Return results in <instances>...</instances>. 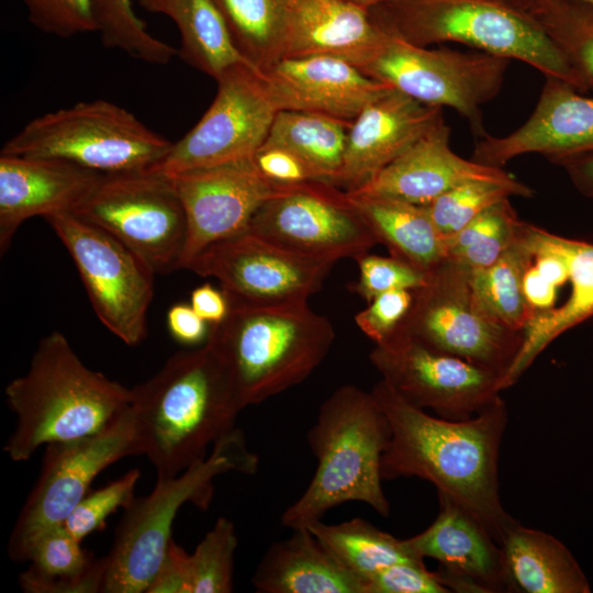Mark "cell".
<instances>
[{
  "label": "cell",
  "mask_w": 593,
  "mask_h": 593,
  "mask_svg": "<svg viewBox=\"0 0 593 593\" xmlns=\"http://www.w3.org/2000/svg\"><path fill=\"white\" fill-rule=\"evenodd\" d=\"M371 393L384 411L390 443L381 459L383 480L416 477L471 512L500 545L517 522L500 496L499 459L508 422L499 396L477 415L451 421L428 414L401 398L383 379Z\"/></svg>",
  "instance_id": "1"
},
{
  "label": "cell",
  "mask_w": 593,
  "mask_h": 593,
  "mask_svg": "<svg viewBox=\"0 0 593 593\" xmlns=\"http://www.w3.org/2000/svg\"><path fill=\"white\" fill-rule=\"evenodd\" d=\"M139 455L157 478H172L204 459L209 446L235 427L242 406L224 367L205 343L174 354L131 389L128 403Z\"/></svg>",
  "instance_id": "2"
},
{
  "label": "cell",
  "mask_w": 593,
  "mask_h": 593,
  "mask_svg": "<svg viewBox=\"0 0 593 593\" xmlns=\"http://www.w3.org/2000/svg\"><path fill=\"white\" fill-rule=\"evenodd\" d=\"M16 426L4 450L25 461L42 446L96 434L130 403L131 389L88 368L58 331L42 338L27 371L5 388Z\"/></svg>",
  "instance_id": "3"
},
{
  "label": "cell",
  "mask_w": 593,
  "mask_h": 593,
  "mask_svg": "<svg viewBox=\"0 0 593 593\" xmlns=\"http://www.w3.org/2000/svg\"><path fill=\"white\" fill-rule=\"evenodd\" d=\"M228 301L226 317L210 325L205 343L227 372L244 409L306 380L331 350L333 324L307 301Z\"/></svg>",
  "instance_id": "4"
},
{
  "label": "cell",
  "mask_w": 593,
  "mask_h": 593,
  "mask_svg": "<svg viewBox=\"0 0 593 593\" xmlns=\"http://www.w3.org/2000/svg\"><path fill=\"white\" fill-rule=\"evenodd\" d=\"M306 438L317 466L304 492L281 515L284 527H307L347 502H362L389 516L381 459L391 428L371 391L353 384L337 388L321 404Z\"/></svg>",
  "instance_id": "5"
},
{
  "label": "cell",
  "mask_w": 593,
  "mask_h": 593,
  "mask_svg": "<svg viewBox=\"0 0 593 593\" xmlns=\"http://www.w3.org/2000/svg\"><path fill=\"white\" fill-rule=\"evenodd\" d=\"M368 12L382 32L410 44H463L589 91L538 22L521 9L495 0H381Z\"/></svg>",
  "instance_id": "6"
},
{
  "label": "cell",
  "mask_w": 593,
  "mask_h": 593,
  "mask_svg": "<svg viewBox=\"0 0 593 593\" xmlns=\"http://www.w3.org/2000/svg\"><path fill=\"white\" fill-rule=\"evenodd\" d=\"M257 469L258 457L248 450L243 432L234 427L214 443L204 459L172 478H157L148 495L134 499L124 508L112 548L104 556L102 593H146L172 539L180 507L188 502L206 507L215 477L228 471L253 474Z\"/></svg>",
  "instance_id": "7"
},
{
  "label": "cell",
  "mask_w": 593,
  "mask_h": 593,
  "mask_svg": "<svg viewBox=\"0 0 593 593\" xmlns=\"http://www.w3.org/2000/svg\"><path fill=\"white\" fill-rule=\"evenodd\" d=\"M171 146L128 110L99 99L33 119L0 154L59 159L110 175L148 170Z\"/></svg>",
  "instance_id": "8"
},
{
  "label": "cell",
  "mask_w": 593,
  "mask_h": 593,
  "mask_svg": "<svg viewBox=\"0 0 593 593\" xmlns=\"http://www.w3.org/2000/svg\"><path fill=\"white\" fill-rule=\"evenodd\" d=\"M510 63L485 52L422 47L388 35L358 68L421 103L454 109L483 138L482 105L499 94Z\"/></svg>",
  "instance_id": "9"
},
{
  "label": "cell",
  "mask_w": 593,
  "mask_h": 593,
  "mask_svg": "<svg viewBox=\"0 0 593 593\" xmlns=\"http://www.w3.org/2000/svg\"><path fill=\"white\" fill-rule=\"evenodd\" d=\"M413 291L412 307L395 334L492 370L502 380L524 333L505 327L484 310L473 292L471 270L446 259Z\"/></svg>",
  "instance_id": "10"
},
{
  "label": "cell",
  "mask_w": 593,
  "mask_h": 593,
  "mask_svg": "<svg viewBox=\"0 0 593 593\" xmlns=\"http://www.w3.org/2000/svg\"><path fill=\"white\" fill-rule=\"evenodd\" d=\"M71 213L122 242L156 273L180 270L187 219L171 176L152 170L102 175Z\"/></svg>",
  "instance_id": "11"
},
{
  "label": "cell",
  "mask_w": 593,
  "mask_h": 593,
  "mask_svg": "<svg viewBox=\"0 0 593 593\" xmlns=\"http://www.w3.org/2000/svg\"><path fill=\"white\" fill-rule=\"evenodd\" d=\"M134 455H139V449L128 405L96 434L45 446L38 478L10 534V558L29 561L35 541L63 525L96 477L115 461Z\"/></svg>",
  "instance_id": "12"
},
{
  "label": "cell",
  "mask_w": 593,
  "mask_h": 593,
  "mask_svg": "<svg viewBox=\"0 0 593 593\" xmlns=\"http://www.w3.org/2000/svg\"><path fill=\"white\" fill-rule=\"evenodd\" d=\"M45 219L69 251L102 324L126 345L142 343L154 296V269L111 234L71 212Z\"/></svg>",
  "instance_id": "13"
},
{
  "label": "cell",
  "mask_w": 593,
  "mask_h": 593,
  "mask_svg": "<svg viewBox=\"0 0 593 593\" xmlns=\"http://www.w3.org/2000/svg\"><path fill=\"white\" fill-rule=\"evenodd\" d=\"M213 102L152 171L176 175L250 158L264 144L278 109L261 72L236 64L216 79Z\"/></svg>",
  "instance_id": "14"
},
{
  "label": "cell",
  "mask_w": 593,
  "mask_h": 593,
  "mask_svg": "<svg viewBox=\"0 0 593 593\" xmlns=\"http://www.w3.org/2000/svg\"><path fill=\"white\" fill-rule=\"evenodd\" d=\"M248 231L296 254L335 262L357 260L379 244L347 192L318 180L269 199Z\"/></svg>",
  "instance_id": "15"
},
{
  "label": "cell",
  "mask_w": 593,
  "mask_h": 593,
  "mask_svg": "<svg viewBox=\"0 0 593 593\" xmlns=\"http://www.w3.org/2000/svg\"><path fill=\"white\" fill-rule=\"evenodd\" d=\"M369 360L406 402L443 418H471L501 396V377L494 371L401 334L374 345Z\"/></svg>",
  "instance_id": "16"
},
{
  "label": "cell",
  "mask_w": 593,
  "mask_h": 593,
  "mask_svg": "<svg viewBox=\"0 0 593 593\" xmlns=\"http://www.w3.org/2000/svg\"><path fill=\"white\" fill-rule=\"evenodd\" d=\"M335 261L283 248L250 231L210 245L186 268L215 278L231 300L253 304L307 301Z\"/></svg>",
  "instance_id": "17"
},
{
  "label": "cell",
  "mask_w": 593,
  "mask_h": 593,
  "mask_svg": "<svg viewBox=\"0 0 593 593\" xmlns=\"http://www.w3.org/2000/svg\"><path fill=\"white\" fill-rule=\"evenodd\" d=\"M169 176L187 219L180 269L210 245L248 231L259 208L292 187L264 178L251 157Z\"/></svg>",
  "instance_id": "18"
},
{
  "label": "cell",
  "mask_w": 593,
  "mask_h": 593,
  "mask_svg": "<svg viewBox=\"0 0 593 593\" xmlns=\"http://www.w3.org/2000/svg\"><path fill=\"white\" fill-rule=\"evenodd\" d=\"M567 81L545 77L537 104L527 121L505 136L486 135L471 159L502 168L525 154H540L552 164L593 152V97Z\"/></svg>",
  "instance_id": "19"
},
{
  "label": "cell",
  "mask_w": 593,
  "mask_h": 593,
  "mask_svg": "<svg viewBox=\"0 0 593 593\" xmlns=\"http://www.w3.org/2000/svg\"><path fill=\"white\" fill-rule=\"evenodd\" d=\"M439 512L419 534L406 538L421 558L439 563L441 583L449 592H510L502 550L488 528L471 512L439 495Z\"/></svg>",
  "instance_id": "20"
},
{
  "label": "cell",
  "mask_w": 593,
  "mask_h": 593,
  "mask_svg": "<svg viewBox=\"0 0 593 593\" xmlns=\"http://www.w3.org/2000/svg\"><path fill=\"white\" fill-rule=\"evenodd\" d=\"M260 72L278 111L314 112L344 121H354L393 89L331 55L281 58Z\"/></svg>",
  "instance_id": "21"
},
{
  "label": "cell",
  "mask_w": 593,
  "mask_h": 593,
  "mask_svg": "<svg viewBox=\"0 0 593 593\" xmlns=\"http://www.w3.org/2000/svg\"><path fill=\"white\" fill-rule=\"evenodd\" d=\"M441 119V108L390 90L353 121L344 160L332 184L346 192L360 189Z\"/></svg>",
  "instance_id": "22"
},
{
  "label": "cell",
  "mask_w": 593,
  "mask_h": 593,
  "mask_svg": "<svg viewBox=\"0 0 593 593\" xmlns=\"http://www.w3.org/2000/svg\"><path fill=\"white\" fill-rule=\"evenodd\" d=\"M101 176L59 159L1 154V255L7 253L22 223L37 215L72 212Z\"/></svg>",
  "instance_id": "23"
},
{
  "label": "cell",
  "mask_w": 593,
  "mask_h": 593,
  "mask_svg": "<svg viewBox=\"0 0 593 593\" xmlns=\"http://www.w3.org/2000/svg\"><path fill=\"white\" fill-rule=\"evenodd\" d=\"M450 128L438 121L407 150L358 190L426 205L448 190L473 180H517L503 168L465 159L450 147Z\"/></svg>",
  "instance_id": "24"
},
{
  "label": "cell",
  "mask_w": 593,
  "mask_h": 593,
  "mask_svg": "<svg viewBox=\"0 0 593 593\" xmlns=\"http://www.w3.org/2000/svg\"><path fill=\"white\" fill-rule=\"evenodd\" d=\"M281 58L331 55L361 65L385 40L367 9L344 0H276Z\"/></svg>",
  "instance_id": "25"
},
{
  "label": "cell",
  "mask_w": 593,
  "mask_h": 593,
  "mask_svg": "<svg viewBox=\"0 0 593 593\" xmlns=\"http://www.w3.org/2000/svg\"><path fill=\"white\" fill-rule=\"evenodd\" d=\"M525 234L530 242L563 256L571 291L561 306L528 322L521 349L501 380V390L514 385L557 337L593 316V244L559 236L528 223H525Z\"/></svg>",
  "instance_id": "26"
},
{
  "label": "cell",
  "mask_w": 593,
  "mask_h": 593,
  "mask_svg": "<svg viewBox=\"0 0 593 593\" xmlns=\"http://www.w3.org/2000/svg\"><path fill=\"white\" fill-rule=\"evenodd\" d=\"M251 583L259 593H365L362 581L309 527L272 544Z\"/></svg>",
  "instance_id": "27"
},
{
  "label": "cell",
  "mask_w": 593,
  "mask_h": 593,
  "mask_svg": "<svg viewBox=\"0 0 593 593\" xmlns=\"http://www.w3.org/2000/svg\"><path fill=\"white\" fill-rule=\"evenodd\" d=\"M500 546L510 592H591L579 562L555 536L516 522Z\"/></svg>",
  "instance_id": "28"
},
{
  "label": "cell",
  "mask_w": 593,
  "mask_h": 593,
  "mask_svg": "<svg viewBox=\"0 0 593 593\" xmlns=\"http://www.w3.org/2000/svg\"><path fill=\"white\" fill-rule=\"evenodd\" d=\"M347 194L390 256L426 275L446 260V238L424 205L357 192Z\"/></svg>",
  "instance_id": "29"
},
{
  "label": "cell",
  "mask_w": 593,
  "mask_h": 593,
  "mask_svg": "<svg viewBox=\"0 0 593 593\" xmlns=\"http://www.w3.org/2000/svg\"><path fill=\"white\" fill-rule=\"evenodd\" d=\"M139 5L174 21L180 34L179 56L216 79L236 64H249L236 49L213 0H138ZM254 67V66H253ZM255 68V67H254Z\"/></svg>",
  "instance_id": "30"
},
{
  "label": "cell",
  "mask_w": 593,
  "mask_h": 593,
  "mask_svg": "<svg viewBox=\"0 0 593 593\" xmlns=\"http://www.w3.org/2000/svg\"><path fill=\"white\" fill-rule=\"evenodd\" d=\"M29 561V568L19 578L24 592H102L104 557L93 559L63 525L47 530L35 541Z\"/></svg>",
  "instance_id": "31"
},
{
  "label": "cell",
  "mask_w": 593,
  "mask_h": 593,
  "mask_svg": "<svg viewBox=\"0 0 593 593\" xmlns=\"http://www.w3.org/2000/svg\"><path fill=\"white\" fill-rule=\"evenodd\" d=\"M353 121L329 115L278 111L264 144L286 147L306 161L322 181L333 183L346 150Z\"/></svg>",
  "instance_id": "32"
},
{
  "label": "cell",
  "mask_w": 593,
  "mask_h": 593,
  "mask_svg": "<svg viewBox=\"0 0 593 593\" xmlns=\"http://www.w3.org/2000/svg\"><path fill=\"white\" fill-rule=\"evenodd\" d=\"M307 527L362 583L390 564L424 560L406 539L395 538L360 517L339 524H325L321 519Z\"/></svg>",
  "instance_id": "33"
},
{
  "label": "cell",
  "mask_w": 593,
  "mask_h": 593,
  "mask_svg": "<svg viewBox=\"0 0 593 593\" xmlns=\"http://www.w3.org/2000/svg\"><path fill=\"white\" fill-rule=\"evenodd\" d=\"M524 223L517 240L493 265L471 271L472 289L480 304L515 332H524L532 320L522 290L524 273L534 258L523 237Z\"/></svg>",
  "instance_id": "34"
},
{
  "label": "cell",
  "mask_w": 593,
  "mask_h": 593,
  "mask_svg": "<svg viewBox=\"0 0 593 593\" xmlns=\"http://www.w3.org/2000/svg\"><path fill=\"white\" fill-rule=\"evenodd\" d=\"M524 221L510 199L502 200L446 236V259L471 271L493 265L518 238Z\"/></svg>",
  "instance_id": "35"
},
{
  "label": "cell",
  "mask_w": 593,
  "mask_h": 593,
  "mask_svg": "<svg viewBox=\"0 0 593 593\" xmlns=\"http://www.w3.org/2000/svg\"><path fill=\"white\" fill-rule=\"evenodd\" d=\"M239 54L262 71L281 59V21L276 0H213Z\"/></svg>",
  "instance_id": "36"
},
{
  "label": "cell",
  "mask_w": 593,
  "mask_h": 593,
  "mask_svg": "<svg viewBox=\"0 0 593 593\" xmlns=\"http://www.w3.org/2000/svg\"><path fill=\"white\" fill-rule=\"evenodd\" d=\"M526 12L593 90V8L573 0H533Z\"/></svg>",
  "instance_id": "37"
},
{
  "label": "cell",
  "mask_w": 593,
  "mask_h": 593,
  "mask_svg": "<svg viewBox=\"0 0 593 593\" xmlns=\"http://www.w3.org/2000/svg\"><path fill=\"white\" fill-rule=\"evenodd\" d=\"M92 10L104 46L156 65H166L177 55L176 48L147 31L133 9V0H92Z\"/></svg>",
  "instance_id": "38"
},
{
  "label": "cell",
  "mask_w": 593,
  "mask_h": 593,
  "mask_svg": "<svg viewBox=\"0 0 593 593\" xmlns=\"http://www.w3.org/2000/svg\"><path fill=\"white\" fill-rule=\"evenodd\" d=\"M534 190L518 179L512 182L473 180L461 183L424 205L443 236L461 230L493 204L511 197L530 198Z\"/></svg>",
  "instance_id": "39"
},
{
  "label": "cell",
  "mask_w": 593,
  "mask_h": 593,
  "mask_svg": "<svg viewBox=\"0 0 593 593\" xmlns=\"http://www.w3.org/2000/svg\"><path fill=\"white\" fill-rule=\"evenodd\" d=\"M237 535L232 521L220 517L190 553L192 593H230L234 590Z\"/></svg>",
  "instance_id": "40"
},
{
  "label": "cell",
  "mask_w": 593,
  "mask_h": 593,
  "mask_svg": "<svg viewBox=\"0 0 593 593\" xmlns=\"http://www.w3.org/2000/svg\"><path fill=\"white\" fill-rule=\"evenodd\" d=\"M141 477L138 469L87 493L67 516L63 526L78 541L104 526L105 519L119 507L126 508L134 500V489Z\"/></svg>",
  "instance_id": "41"
},
{
  "label": "cell",
  "mask_w": 593,
  "mask_h": 593,
  "mask_svg": "<svg viewBox=\"0 0 593 593\" xmlns=\"http://www.w3.org/2000/svg\"><path fill=\"white\" fill-rule=\"evenodd\" d=\"M356 261L359 276L349 289L367 303L389 291L415 290L424 286L428 278L425 272L393 256L366 254Z\"/></svg>",
  "instance_id": "42"
},
{
  "label": "cell",
  "mask_w": 593,
  "mask_h": 593,
  "mask_svg": "<svg viewBox=\"0 0 593 593\" xmlns=\"http://www.w3.org/2000/svg\"><path fill=\"white\" fill-rule=\"evenodd\" d=\"M40 31L63 38L97 32L92 0H20Z\"/></svg>",
  "instance_id": "43"
},
{
  "label": "cell",
  "mask_w": 593,
  "mask_h": 593,
  "mask_svg": "<svg viewBox=\"0 0 593 593\" xmlns=\"http://www.w3.org/2000/svg\"><path fill=\"white\" fill-rule=\"evenodd\" d=\"M413 300V290L382 293L355 315V323L374 345L385 344L399 329L412 307Z\"/></svg>",
  "instance_id": "44"
},
{
  "label": "cell",
  "mask_w": 593,
  "mask_h": 593,
  "mask_svg": "<svg viewBox=\"0 0 593 593\" xmlns=\"http://www.w3.org/2000/svg\"><path fill=\"white\" fill-rule=\"evenodd\" d=\"M363 586L365 593H449L424 560L390 564L366 578Z\"/></svg>",
  "instance_id": "45"
},
{
  "label": "cell",
  "mask_w": 593,
  "mask_h": 593,
  "mask_svg": "<svg viewBox=\"0 0 593 593\" xmlns=\"http://www.w3.org/2000/svg\"><path fill=\"white\" fill-rule=\"evenodd\" d=\"M251 160L259 174L276 184L294 186L322 181L306 161L282 146L262 144L251 156Z\"/></svg>",
  "instance_id": "46"
},
{
  "label": "cell",
  "mask_w": 593,
  "mask_h": 593,
  "mask_svg": "<svg viewBox=\"0 0 593 593\" xmlns=\"http://www.w3.org/2000/svg\"><path fill=\"white\" fill-rule=\"evenodd\" d=\"M146 593H192L190 553L174 539Z\"/></svg>",
  "instance_id": "47"
},
{
  "label": "cell",
  "mask_w": 593,
  "mask_h": 593,
  "mask_svg": "<svg viewBox=\"0 0 593 593\" xmlns=\"http://www.w3.org/2000/svg\"><path fill=\"white\" fill-rule=\"evenodd\" d=\"M167 325L172 337L187 346H195L208 339L209 329L190 304L178 303L167 313Z\"/></svg>",
  "instance_id": "48"
},
{
  "label": "cell",
  "mask_w": 593,
  "mask_h": 593,
  "mask_svg": "<svg viewBox=\"0 0 593 593\" xmlns=\"http://www.w3.org/2000/svg\"><path fill=\"white\" fill-rule=\"evenodd\" d=\"M522 290L532 320L556 307L559 288L544 278L533 261L524 273Z\"/></svg>",
  "instance_id": "49"
},
{
  "label": "cell",
  "mask_w": 593,
  "mask_h": 593,
  "mask_svg": "<svg viewBox=\"0 0 593 593\" xmlns=\"http://www.w3.org/2000/svg\"><path fill=\"white\" fill-rule=\"evenodd\" d=\"M190 305L210 325L222 322L230 311V301L224 290L209 282L198 286L191 292Z\"/></svg>",
  "instance_id": "50"
},
{
  "label": "cell",
  "mask_w": 593,
  "mask_h": 593,
  "mask_svg": "<svg viewBox=\"0 0 593 593\" xmlns=\"http://www.w3.org/2000/svg\"><path fill=\"white\" fill-rule=\"evenodd\" d=\"M574 187L585 197L593 199V152L561 160Z\"/></svg>",
  "instance_id": "51"
},
{
  "label": "cell",
  "mask_w": 593,
  "mask_h": 593,
  "mask_svg": "<svg viewBox=\"0 0 593 593\" xmlns=\"http://www.w3.org/2000/svg\"><path fill=\"white\" fill-rule=\"evenodd\" d=\"M495 1L526 11L533 0H495Z\"/></svg>",
  "instance_id": "52"
},
{
  "label": "cell",
  "mask_w": 593,
  "mask_h": 593,
  "mask_svg": "<svg viewBox=\"0 0 593 593\" xmlns=\"http://www.w3.org/2000/svg\"><path fill=\"white\" fill-rule=\"evenodd\" d=\"M344 1L368 10L372 8L373 5H376L378 2H380L381 0H344Z\"/></svg>",
  "instance_id": "53"
},
{
  "label": "cell",
  "mask_w": 593,
  "mask_h": 593,
  "mask_svg": "<svg viewBox=\"0 0 593 593\" xmlns=\"http://www.w3.org/2000/svg\"><path fill=\"white\" fill-rule=\"evenodd\" d=\"M573 1H577V2H580L582 4L593 8V0H573Z\"/></svg>",
  "instance_id": "54"
}]
</instances>
